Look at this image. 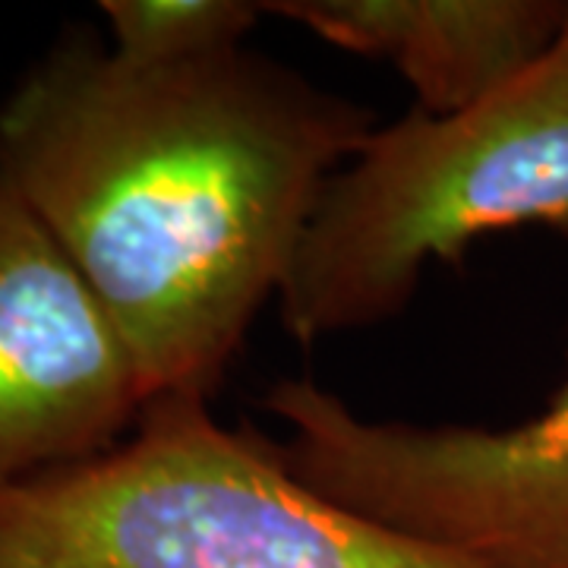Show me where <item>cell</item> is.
Masks as SVG:
<instances>
[{"label": "cell", "mask_w": 568, "mask_h": 568, "mask_svg": "<svg viewBox=\"0 0 568 568\" xmlns=\"http://www.w3.org/2000/svg\"><path fill=\"white\" fill-rule=\"evenodd\" d=\"M376 118L265 54L133 67L67 29L0 102V171L82 272L142 407L212 398Z\"/></svg>", "instance_id": "6da1fadb"}, {"label": "cell", "mask_w": 568, "mask_h": 568, "mask_svg": "<svg viewBox=\"0 0 568 568\" xmlns=\"http://www.w3.org/2000/svg\"><path fill=\"white\" fill-rule=\"evenodd\" d=\"M0 568H477L306 489L260 433L168 395L102 455L0 487Z\"/></svg>", "instance_id": "7a4b0ae2"}, {"label": "cell", "mask_w": 568, "mask_h": 568, "mask_svg": "<svg viewBox=\"0 0 568 568\" xmlns=\"http://www.w3.org/2000/svg\"><path fill=\"white\" fill-rule=\"evenodd\" d=\"M568 222V20L518 80L455 114L414 108L325 183L284 278L282 320L313 345L386 323L429 260L480 234Z\"/></svg>", "instance_id": "3957f363"}, {"label": "cell", "mask_w": 568, "mask_h": 568, "mask_svg": "<svg viewBox=\"0 0 568 568\" xmlns=\"http://www.w3.org/2000/svg\"><path fill=\"white\" fill-rule=\"evenodd\" d=\"M265 405L275 458L332 506L477 568H568V383L508 429L366 420L310 379Z\"/></svg>", "instance_id": "277c9868"}, {"label": "cell", "mask_w": 568, "mask_h": 568, "mask_svg": "<svg viewBox=\"0 0 568 568\" xmlns=\"http://www.w3.org/2000/svg\"><path fill=\"white\" fill-rule=\"evenodd\" d=\"M140 414L111 316L0 171V487L102 455Z\"/></svg>", "instance_id": "5b68a950"}, {"label": "cell", "mask_w": 568, "mask_h": 568, "mask_svg": "<svg viewBox=\"0 0 568 568\" xmlns=\"http://www.w3.org/2000/svg\"><path fill=\"white\" fill-rule=\"evenodd\" d=\"M263 13L383 58L426 114H455L518 80L559 39L568 0H282Z\"/></svg>", "instance_id": "8992f818"}, {"label": "cell", "mask_w": 568, "mask_h": 568, "mask_svg": "<svg viewBox=\"0 0 568 568\" xmlns=\"http://www.w3.org/2000/svg\"><path fill=\"white\" fill-rule=\"evenodd\" d=\"M111 54L133 67H178L231 48L263 17L250 0H104Z\"/></svg>", "instance_id": "52a82bcc"}]
</instances>
